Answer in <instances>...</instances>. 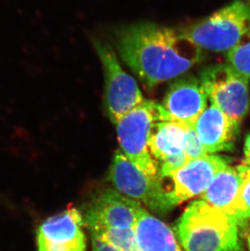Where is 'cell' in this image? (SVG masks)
<instances>
[{
	"label": "cell",
	"instance_id": "obj_14",
	"mask_svg": "<svg viewBox=\"0 0 250 251\" xmlns=\"http://www.w3.org/2000/svg\"><path fill=\"white\" fill-rule=\"evenodd\" d=\"M241 185L238 168L228 164L215 176L207 190L201 195V199L235 219L239 225Z\"/></svg>",
	"mask_w": 250,
	"mask_h": 251
},
{
	"label": "cell",
	"instance_id": "obj_6",
	"mask_svg": "<svg viewBox=\"0 0 250 251\" xmlns=\"http://www.w3.org/2000/svg\"><path fill=\"white\" fill-rule=\"evenodd\" d=\"M109 178L120 192L134 201H142L153 211L166 213L175 206L161 178L142 173L120 150L114 155Z\"/></svg>",
	"mask_w": 250,
	"mask_h": 251
},
{
	"label": "cell",
	"instance_id": "obj_21",
	"mask_svg": "<svg viewBox=\"0 0 250 251\" xmlns=\"http://www.w3.org/2000/svg\"><path fill=\"white\" fill-rule=\"evenodd\" d=\"M245 164L250 166V133L247 136L246 140V144H245Z\"/></svg>",
	"mask_w": 250,
	"mask_h": 251
},
{
	"label": "cell",
	"instance_id": "obj_10",
	"mask_svg": "<svg viewBox=\"0 0 250 251\" xmlns=\"http://www.w3.org/2000/svg\"><path fill=\"white\" fill-rule=\"evenodd\" d=\"M229 164V159L215 154H207L189 160L169 177L173 190L168 191L171 200L176 206L181 201L202 195L220 170Z\"/></svg>",
	"mask_w": 250,
	"mask_h": 251
},
{
	"label": "cell",
	"instance_id": "obj_13",
	"mask_svg": "<svg viewBox=\"0 0 250 251\" xmlns=\"http://www.w3.org/2000/svg\"><path fill=\"white\" fill-rule=\"evenodd\" d=\"M240 124L211 105L199 116L194 128L208 154L231 151L238 133Z\"/></svg>",
	"mask_w": 250,
	"mask_h": 251
},
{
	"label": "cell",
	"instance_id": "obj_3",
	"mask_svg": "<svg viewBox=\"0 0 250 251\" xmlns=\"http://www.w3.org/2000/svg\"><path fill=\"white\" fill-rule=\"evenodd\" d=\"M179 33L200 49L229 52L250 33V3L236 0Z\"/></svg>",
	"mask_w": 250,
	"mask_h": 251
},
{
	"label": "cell",
	"instance_id": "obj_7",
	"mask_svg": "<svg viewBox=\"0 0 250 251\" xmlns=\"http://www.w3.org/2000/svg\"><path fill=\"white\" fill-rule=\"evenodd\" d=\"M199 80L212 104L241 124L250 107L249 79L227 64L209 67Z\"/></svg>",
	"mask_w": 250,
	"mask_h": 251
},
{
	"label": "cell",
	"instance_id": "obj_1",
	"mask_svg": "<svg viewBox=\"0 0 250 251\" xmlns=\"http://www.w3.org/2000/svg\"><path fill=\"white\" fill-rule=\"evenodd\" d=\"M115 43L124 62L149 87L180 76L202 57L201 49L179 32L153 23L121 28Z\"/></svg>",
	"mask_w": 250,
	"mask_h": 251
},
{
	"label": "cell",
	"instance_id": "obj_18",
	"mask_svg": "<svg viewBox=\"0 0 250 251\" xmlns=\"http://www.w3.org/2000/svg\"><path fill=\"white\" fill-rule=\"evenodd\" d=\"M241 177V189L239 195L241 228L246 227L250 219V166L244 164L237 166Z\"/></svg>",
	"mask_w": 250,
	"mask_h": 251
},
{
	"label": "cell",
	"instance_id": "obj_8",
	"mask_svg": "<svg viewBox=\"0 0 250 251\" xmlns=\"http://www.w3.org/2000/svg\"><path fill=\"white\" fill-rule=\"evenodd\" d=\"M140 202L114 190L101 193L85 211L83 221L91 232L134 227L142 210Z\"/></svg>",
	"mask_w": 250,
	"mask_h": 251
},
{
	"label": "cell",
	"instance_id": "obj_11",
	"mask_svg": "<svg viewBox=\"0 0 250 251\" xmlns=\"http://www.w3.org/2000/svg\"><path fill=\"white\" fill-rule=\"evenodd\" d=\"M83 217L75 208L51 216L38 228V251H85Z\"/></svg>",
	"mask_w": 250,
	"mask_h": 251
},
{
	"label": "cell",
	"instance_id": "obj_2",
	"mask_svg": "<svg viewBox=\"0 0 250 251\" xmlns=\"http://www.w3.org/2000/svg\"><path fill=\"white\" fill-rule=\"evenodd\" d=\"M237 221L202 199L189 205L177 225L184 251H242Z\"/></svg>",
	"mask_w": 250,
	"mask_h": 251
},
{
	"label": "cell",
	"instance_id": "obj_19",
	"mask_svg": "<svg viewBox=\"0 0 250 251\" xmlns=\"http://www.w3.org/2000/svg\"><path fill=\"white\" fill-rule=\"evenodd\" d=\"M184 153L186 154L189 161L201 158L208 154L200 143L199 136L194 128V126H190L187 128Z\"/></svg>",
	"mask_w": 250,
	"mask_h": 251
},
{
	"label": "cell",
	"instance_id": "obj_22",
	"mask_svg": "<svg viewBox=\"0 0 250 251\" xmlns=\"http://www.w3.org/2000/svg\"><path fill=\"white\" fill-rule=\"evenodd\" d=\"M246 241L248 243L249 250L250 251V234H249V232H247V234H246Z\"/></svg>",
	"mask_w": 250,
	"mask_h": 251
},
{
	"label": "cell",
	"instance_id": "obj_12",
	"mask_svg": "<svg viewBox=\"0 0 250 251\" xmlns=\"http://www.w3.org/2000/svg\"><path fill=\"white\" fill-rule=\"evenodd\" d=\"M207 95L200 80L188 77L171 85L162 104L165 121L194 126L207 108Z\"/></svg>",
	"mask_w": 250,
	"mask_h": 251
},
{
	"label": "cell",
	"instance_id": "obj_9",
	"mask_svg": "<svg viewBox=\"0 0 250 251\" xmlns=\"http://www.w3.org/2000/svg\"><path fill=\"white\" fill-rule=\"evenodd\" d=\"M172 121H158L151 128L149 149L153 160L160 162L159 176L169 177L189 162L184 153L187 128ZM158 167V166H157Z\"/></svg>",
	"mask_w": 250,
	"mask_h": 251
},
{
	"label": "cell",
	"instance_id": "obj_4",
	"mask_svg": "<svg viewBox=\"0 0 250 251\" xmlns=\"http://www.w3.org/2000/svg\"><path fill=\"white\" fill-rule=\"evenodd\" d=\"M158 121H164L162 104L144 100L116 123L125 156L142 173L153 177H158L159 173L150 152L149 138L152 126Z\"/></svg>",
	"mask_w": 250,
	"mask_h": 251
},
{
	"label": "cell",
	"instance_id": "obj_20",
	"mask_svg": "<svg viewBox=\"0 0 250 251\" xmlns=\"http://www.w3.org/2000/svg\"><path fill=\"white\" fill-rule=\"evenodd\" d=\"M91 233L93 251H121L117 247L111 244V242L104 239L100 234L93 232Z\"/></svg>",
	"mask_w": 250,
	"mask_h": 251
},
{
	"label": "cell",
	"instance_id": "obj_16",
	"mask_svg": "<svg viewBox=\"0 0 250 251\" xmlns=\"http://www.w3.org/2000/svg\"><path fill=\"white\" fill-rule=\"evenodd\" d=\"M96 232L121 251H140L137 247L134 227L109 228Z\"/></svg>",
	"mask_w": 250,
	"mask_h": 251
},
{
	"label": "cell",
	"instance_id": "obj_5",
	"mask_svg": "<svg viewBox=\"0 0 250 251\" xmlns=\"http://www.w3.org/2000/svg\"><path fill=\"white\" fill-rule=\"evenodd\" d=\"M105 76V105L112 123L116 122L144 101L137 82L124 70L111 46L95 41Z\"/></svg>",
	"mask_w": 250,
	"mask_h": 251
},
{
	"label": "cell",
	"instance_id": "obj_15",
	"mask_svg": "<svg viewBox=\"0 0 250 251\" xmlns=\"http://www.w3.org/2000/svg\"><path fill=\"white\" fill-rule=\"evenodd\" d=\"M140 251H182L168 225L150 216L144 208L134 226Z\"/></svg>",
	"mask_w": 250,
	"mask_h": 251
},
{
	"label": "cell",
	"instance_id": "obj_17",
	"mask_svg": "<svg viewBox=\"0 0 250 251\" xmlns=\"http://www.w3.org/2000/svg\"><path fill=\"white\" fill-rule=\"evenodd\" d=\"M230 66L247 79L250 78V33L227 54Z\"/></svg>",
	"mask_w": 250,
	"mask_h": 251
}]
</instances>
